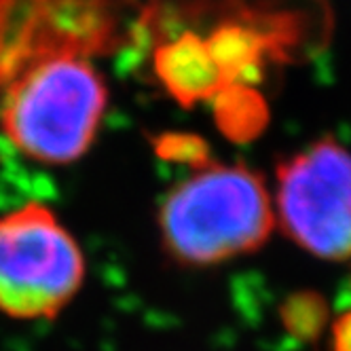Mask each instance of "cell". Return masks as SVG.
Masks as SVG:
<instances>
[{"label": "cell", "mask_w": 351, "mask_h": 351, "mask_svg": "<svg viewBox=\"0 0 351 351\" xmlns=\"http://www.w3.org/2000/svg\"><path fill=\"white\" fill-rule=\"evenodd\" d=\"M83 282V250L51 208L30 202L0 216V313L53 319Z\"/></svg>", "instance_id": "3957f363"}, {"label": "cell", "mask_w": 351, "mask_h": 351, "mask_svg": "<svg viewBox=\"0 0 351 351\" xmlns=\"http://www.w3.org/2000/svg\"><path fill=\"white\" fill-rule=\"evenodd\" d=\"M108 89L81 51H53L15 74L0 106V130L19 155L68 165L89 153Z\"/></svg>", "instance_id": "6da1fadb"}, {"label": "cell", "mask_w": 351, "mask_h": 351, "mask_svg": "<svg viewBox=\"0 0 351 351\" xmlns=\"http://www.w3.org/2000/svg\"><path fill=\"white\" fill-rule=\"evenodd\" d=\"M282 324L298 341H311L328 324V305L317 292H294L282 305Z\"/></svg>", "instance_id": "52a82bcc"}, {"label": "cell", "mask_w": 351, "mask_h": 351, "mask_svg": "<svg viewBox=\"0 0 351 351\" xmlns=\"http://www.w3.org/2000/svg\"><path fill=\"white\" fill-rule=\"evenodd\" d=\"M275 227L273 197L247 165L214 163L193 169L159 208L165 252L182 265L212 267L256 252Z\"/></svg>", "instance_id": "7a4b0ae2"}, {"label": "cell", "mask_w": 351, "mask_h": 351, "mask_svg": "<svg viewBox=\"0 0 351 351\" xmlns=\"http://www.w3.org/2000/svg\"><path fill=\"white\" fill-rule=\"evenodd\" d=\"M155 153L173 163H184L199 169L210 163L208 144L193 134H163L155 140Z\"/></svg>", "instance_id": "ba28073f"}, {"label": "cell", "mask_w": 351, "mask_h": 351, "mask_svg": "<svg viewBox=\"0 0 351 351\" xmlns=\"http://www.w3.org/2000/svg\"><path fill=\"white\" fill-rule=\"evenodd\" d=\"M212 58L231 85H250L258 74L267 51V38L239 21L218 26L206 38Z\"/></svg>", "instance_id": "8992f818"}, {"label": "cell", "mask_w": 351, "mask_h": 351, "mask_svg": "<svg viewBox=\"0 0 351 351\" xmlns=\"http://www.w3.org/2000/svg\"><path fill=\"white\" fill-rule=\"evenodd\" d=\"M153 70L163 89L182 106L210 102L229 87L206 38L195 32L163 40L153 56Z\"/></svg>", "instance_id": "5b68a950"}, {"label": "cell", "mask_w": 351, "mask_h": 351, "mask_svg": "<svg viewBox=\"0 0 351 351\" xmlns=\"http://www.w3.org/2000/svg\"><path fill=\"white\" fill-rule=\"evenodd\" d=\"M332 351H351V309L332 322Z\"/></svg>", "instance_id": "9c48e42d"}, {"label": "cell", "mask_w": 351, "mask_h": 351, "mask_svg": "<svg viewBox=\"0 0 351 351\" xmlns=\"http://www.w3.org/2000/svg\"><path fill=\"white\" fill-rule=\"evenodd\" d=\"M273 212L282 231L311 256L351 258V153L322 138L275 171Z\"/></svg>", "instance_id": "277c9868"}]
</instances>
